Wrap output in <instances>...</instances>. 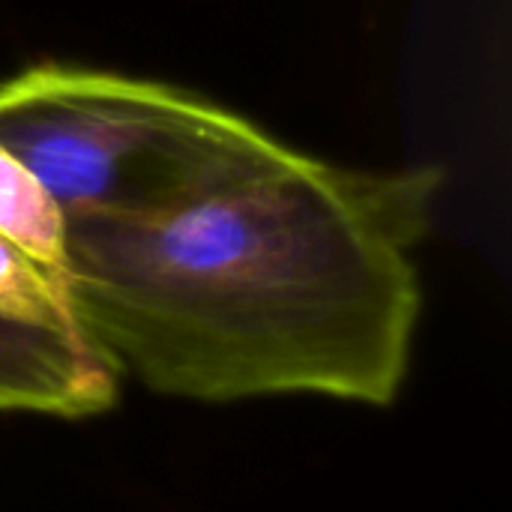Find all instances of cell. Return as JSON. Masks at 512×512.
<instances>
[{"mask_svg":"<svg viewBox=\"0 0 512 512\" xmlns=\"http://www.w3.org/2000/svg\"><path fill=\"white\" fill-rule=\"evenodd\" d=\"M441 165L351 168L279 141L159 210L69 225V300L114 372L186 402L399 399Z\"/></svg>","mask_w":512,"mask_h":512,"instance_id":"6da1fadb","label":"cell"},{"mask_svg":"<svg viewBox=\"0 0 512 512\" xmlns=\"http://www.w3.org/2000/svg\"><path fill=\"white\" fill-rule=\"evenodd\" d=\"M0 141L69 225L177 204L279 144L192 90L72 63H33L0 84Z\"/></svg>","mask_w":512,"mask_h":512,"instance_id":"7a4b0ae2","label":"cell"},{"mask_svg":"<svg viewBox=\"0 0 512 512\" xmlns=\"http://www.w3.org/2000/svg\"><path fill=\"white\" fill-rule=\"evenodd\" d=\"M117 384L120 375L93 342L0 327V411L87 420L114 405Z\"/></svg>","mask_w":512,"mask_h":512,"instance_id":"3957f363","label":"cell"},{"mask_svg":"<svg viewBox=\"0 0 512 512\" xmlns=\"http://www.w3.org/2000/svg\"><path fill=\"white\" fill-rule=\"evenodd\" d=\"M0 237L66 288L69 282L66 213L54 201L48 186L3 141H0Z\"/></svg>","mask_w":512,"mask_h":512,"instance_id":"277c9868","label":"cell"},{"mask_svg":"<svg viewBox=\"0 0 512 512\" xmlns=\"http://www.w3.org/2000/svg\"><path fill=\"white\" fill-rule=\"evenodd\" d=\"M0 327L63 339V342H90L81 327L75 306L60 282H54L39 264L0 237Z\"/></svg>","mask_w":512,"mask_h":512,"instance_id":"5b68a950","label":"cell"}]
</instances>
